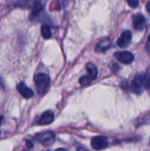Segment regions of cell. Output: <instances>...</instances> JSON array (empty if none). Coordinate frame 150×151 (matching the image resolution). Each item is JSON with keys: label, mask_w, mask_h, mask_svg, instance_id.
<instances>
[{"label": "cell", "mask_w": 150, "mask_h": 151, "mask_svg": "<svg viewBox=\"0 0 150 151\" xmlns=\"http://www.w3.org/2000/svg\"><path fill=\"white\" fill-rule=\"evenodd\" d=\"M34 81V84L37 88V91L41 95H43L48 90V88L50 85V76L43 73H39L37 74H35Z\"/></svg>", "instance_id": "cell-1"}, {"label": "cell", "mask_w": 150, "mask_h": 151, "mask_svg": "<svg viewBox=\"0 0 150 151\" xmlns=\"http://www.w3.org/2000/svg\"><path fill=\"white\" fill-rule=\"evenodd\" d=\"M126 2L132 8H136L139 5V0H126Z\"/></svg>", "instance_id": "cell-16"}, {"label": "cell", "mask_w": 150, "mask_h": 151, "mask_svg": "<svg viewBox=\"0 0 150 151\" xmlns=\"http://www.w3.org/2000/svg\"><path fill=\"white\" fill-rule=\"evenodd\" d=\"M145 48H146V50H147L148 52H150V35L149 36V38H148V41L146 42Z\"/></svg>", "instance_id": "cell-18"}, {"label": "cell", "mask_w": 150, "mask_h": 151, "mask_svg": "<svg viewBox=\"0 0 150 151\" xmlns=\"http://www.w3.org/2000/svg\"><path fill=\"white\" fill-rule=\"evenodd\" d=\"M114 57L121 63L125 64V65H129L131 63L133 62L134 60V56L133 53L129 52V51H118L115 52Z\"/></svg>", "instance_id": "cell-5"}, {"label": "cell", "mask_w": 150, "mask_h": 151, "mask_svg": "<svg viewBox=\"0 0 150 151\" xmlns=\"http://www.w3.org/2000/svg\"><path fill=\"white\" fill-rule=\"evenodd\" d=\"M143 87H144L143 74L139 73L134 77V79L132 82V85H131V89L133 93H135L137 95H141L142 93Z\"/></svg>", "instance_id": "cell-4"}, {"label": "cell", "mask_w": 150, "mask_h": 151, "mask_svg": "<svg viewBox=\"0 0 150 151\" xmlns=\"http://www.w3.org/2000/svg\"><path fill=\"white\" fill-rule=\"evenodd\" d=\"M132 37H133L132 32L130 30H126L121 34V35L118 39L117 43L120 48H126L130 44L132 41Z\"/></svg>", "instance_id": "cell-7"}, {"label": "cell", "mask_w": 150, "mask_h": 151, "mask_svg": "<svg viewBox=\"0 0 150 151\" xmlns=\"http://www.w3.org/2000/svg\"><path fill=\"white\" fill-rule=\"evenodd\" d=\"M17 90L19 92V94L26 99H29L34 96V91L26 85L25 82L21 81L17 85Z\"/></svg>", "instance_id": "cell-9"}, {"label": "cell", "mask_w": 150, "mask_h": 151, "mask_svg": "<svg viewBox=\"0 0 150 151\" xmlns=\"http://www.w3.org/2000/svg\"><path fill=\"white\" fill-rule=\"evenodd\" d=\"M146 9H147V11L150 13V1L147 3V4H146Z\"/></svg>", "instance_id": "cell-20"}, {"label": "cell", "mask_w": 150, "mask_h": 151, "mask_svg": "<svg viewBox=\"0 0 150 151\" xmlns=\"http://www.w3.org/2000/svg\"><path fill=\"white\" fill-rule=\"evenodd\" d=\"M53 121H54V113L51 111H46L42 114L41 118L38 120V124L41 126H46L51 124Z\"/></svg>", "instance_id": "cell-10"}, {"label": "cell", "mask_w": 150, "mask_h": 151, "mask_svg": "<svg viewBox=\"0 0 150 151\" xmlns=\"http://www.w3.org/2000/svg\"><path fill=\"white\" fill-rule=\"evenodd\" d=\"M31 12H30V19H34L40 18L41 15H42L43 12V5L39 0H35L33 2V4L31 5Z\"/></svg>", "instance_id": "cell-6"}, {"label": "cell", "mask_w": 150, "mask_h": 151, "mask_svg": "<svg viewBox=\"0 0 150 151\" xmlns=\"http://www.w3.org/2000/svg\"><path fill=\"white\" fill-rule=\"evenodd\" d=\"M146 25V18L141 13H137L133 17V27L137 31L144 29Z\"/></svg>", "instance_id": "cell-8"}, {"label": "cell", "mask_w": 150, "mask_h": 151, "mask_svg": "<svg viewBox=\"0 0 150 151\" xmlns=\"http://www.w3.org/2000/svg\"><path fill=\"white\" fill-rule=\"evenodd\" d=\"M22 151H27V150H22Z\"/></svg>", "instance_id": "cell-24"}, {"label": "cell", "mask_w": 150, "mask_h": 151, "mask_svg": "<svg viewBox=\"0 0 150 151\" xmlns=\"http://www.w3.org/2000/svg\"><path fill=\"white\" fill-rule=\"evenodd\" d=\"M54 151H68L66 149H64V148H60V149H57V150H56Z\"/></svg>", "instance_id": "cell-22"}, {"label": "cell", "mask_w": 150, "mask_h": 151, "mask_svg": "<svg viewBox=\"0 0 150 151\" xmlns=\"http://www.w3.org/2000/svg\"><path fill=\"white\" fill-rule=\"evenodd\" d=\"M111 47V42L110 39H104L103 41H101L95 47V52L99 53V52H104L106 50H108Z\"/></svg>", "instance_id": "cell-11"}, {"label": "cell", "mask_w": 150, "mask_h": 151, "mask_svg": "<svg viewBox=\"0 0 150 151\" xmlns=\"http://www.w3.org/2000/svg\"><path fill=\"white\" fill-rule=\"evenodd\" d=\"M41 33H42V35L44 39H50L51 38L52 36V33H51V29L50 27L47 25V24H44L42 26V28H41Z\"/></svg>", "instance_id": "cell-13"}, {"label": "cell", "mask_w": 150, "mask_h": 151, "mask_svg": "<svg viewBox=\"0 0 150 151\" xmlns=\"http://www.w3.org/2000/svg\"><path fill=\"white\" fill-rule=\"evenodd\" d=\"M26 144H27V148H29V149H31V148H33L34 147V145H33V143H32V142L31 141H26Z\"/></svg>", "instance_id": "cell-19"}, {"label": "cell", "mask_w": 150, "mask_h": 151, "mask_svg": "<svg viewBox=\"0 0 150 151\" xmlns=\"http://www.w3.org/2000/svg\"><path fill=\"white\" fill-rule=\"evenodd\" d=\"M34 139L42 144L43 146H50L53 144L56 141V135L52 131H45L42 133H39L34 136Z\"/></svg>", "instance_id": "cell-2"}, {"label": "cell", "mask_w": 150, "mask_h": 151, "mask_svg": "<svg viewBox=\"0 0 150 151\" xmlns=\"http://www.w3.org/2000/svg\"><path fill=\"white\" fill-rule=\"evenodd\" d=\"M0 134H1V133H0Z\"/></svg>", "instance_id": "cell-25"}, {"label": "cell", "mask_w": 150, "mask_h": 151, "mask_svg": "<svg viewBox=\"0 0 150 151\" xmlns=\"http://www.w3.org/2000/svg\"><path fill=\"white\" fill-rule=\"evenodd\" d=\"M3 120H4V116H2V115H0V125L2 124V122H3Z\"/></svg>", "instance_id": "cell-23"}, {"label": "cell", "mask_w": 150, "mask_h": 151, "mask_svg": "<svg viewBox=\"0 0 150 151\" xmlns=\"http://www.w3.org/2000/svg\"><path fill=\"white\" fill-rule=\"evenodd\" d=\"M143 82L144 88L150 90V68L147 70L145 73H143Z\"/></svg>", "instance_id": "cell-14"}, {"label": "cell", "mask_w": 150, "mask_h": 151, "mask_svg": "<svg viewBox=\"0 0 150 151\" xmlns=\"http://www.w3.org/2000/svg\"><path fill=\"white\" fill-rule=\"evenodd\" d=\"M87 71H88V76L92 80H95L97 77V68L96 66L93 64V63H88L86 65Z\"/></svg>", "instance_id": "cell-12"}, {"label": "cell", "mask_w": 150, "mask_h": 151, "mask_svg": "<svg viewBox=\"0 0 150 151\" xmlns=\"http://www.w3.org/2000/svg\"><path fill=\"white\" fill-rule=\"evenodd\" d=\"M109 142L106 136H95L91 141V146L95 150H102L108 147Z\"/></svg>", "instance_id": "cell-3"}, {"label": "cell", "mask_w": 150, "mask_h": 151, "mask_svg": "<svg viewBox=\"0 0 150 151\" xmlns=\"http://www.w3.org/2000/svg\"><path fill=\"white\" fill-rule=\"evenodd\" d=\"M70 0H59L58 1V5L60 8H64L65 6H66V4L69 3Z\"/></svg>", "instance_id": "cell-17"}, {"label": "cell", "mask_w": 150, "mask_h": 151, "mask_svg": "<svg viewBox=\"0 0 150 151\" xmlns=\"http://www.w3.org/2000/svg\"><path fill=\"white\" fill-rule=\"evenodd\" d=\"M77 151H88L86 149H84V148H81V147H80V148H78L77 149Z\"/></svg>", "instance_id": "cell-21"}, {"label": "cell", "mask_w": 150, "mask_h": 151, "mask_svg": "<svg viewBox=\"0 0 150 151\" xmlns=\"http://www.w3.org/2000/svg\"><path fill=\"white\" fill-rule=\"evenodd\" d=\"M91 79L87 75H85V76H82L80 79V85H82V86H87V85H88L90 82H91Z\"/></svg>", "instance_id": "cell-15"}]
</instances>
